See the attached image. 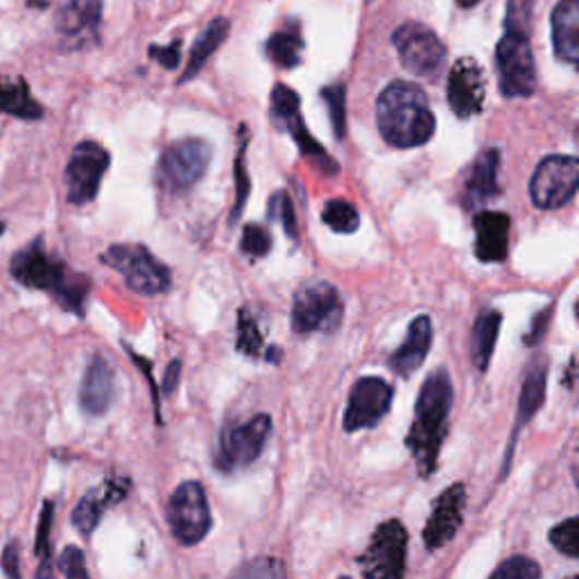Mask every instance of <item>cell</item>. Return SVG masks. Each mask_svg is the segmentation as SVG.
Segmentation results:
<instances>
[{
  "instance_id": "obj_16",
  "label": "cell",
  "mask_w": 579,
  "mask_h": 579,
  "mask_svg": "<svg viewBox=\"0 0 579 579\" xmlns=\"http://www.w3.org/2000/svg\"><path fill=\"white\" fill-rule=\"evenodd\" d=\"M485 71L471 57L458 59L448 73V105L460 118H471L485 107Z\"/></svg>"
},
{
  "instance_id": "obj_34",
  "label": "cell",
  "mask_w": 579,
  "mask_h": 579,
  "mask_svg": "<svg viewBox=\"0 0 579 579\" xmlns=\"http://www.w3.org/2000/svg\"><path fill=\"white\" fill-rule=\"evenodd\" d=\"M238 351L245 353L249 358L261 356L263 351V335L259 331V324H256L253 317L247 310H240L238 317V342H236Z\"/></svg>"
},
{
  "instance_id": "obj_29",
  "label": "cell",
  "mask_w": 579,
  "mask_h": 579,
  "mask_svg": "<svg viewBox=\"0 0 579 579\" xmlns=\"http://www.w3.org/2000/svg\"><path fill=\"white\" fill-rule=\"evenodd\" d=\"M321 220L335 234H356L361 227V213L346 200H331L321 211Z\"/></svg>"
},
{
  "instance_id": "obj_20",
  "label": "cell",
  "mask_w": 579,
  "mask_h": 579,
  "mask_svg": "<svg viewBox=\"0 0 579 579\" xmlns=\"http://www.w3.org/2000/svg\"><path fill=\"white\" fill-rule=\"evenodd\" d=\"M511 220L500 211H482L473 220L475 259L480 263H503L509 251Z\"/></svg>"
},
{
  "instance_id": "obj_21",
  "label": "cell",
  "mask_w": 579,
  "mask_h": 579,
  "mask_svg": "<svg viewBox=\"0 0 579 579\" xmlns=\"http://www.w3.org/2000/svg\"><path fill=\"white\" fill-rule=\"evenodd\" d=\"M116 399V376L103 356H93L80 385V407L88 416L105 414Z\"/></svg>"
},
{
  "instance_id": "obj_10",
  "label": "cell",
  "mask_w": 579,
  "mask_h": 579,
  "mask_svg": "<svg viewBox=\"0 0 579 579\" xmlns=\"http://www.w3.org/2000/svg\"><path fill=\"white\" fill-rule=\"evenodd\" d=\"M272 435L270 414H256L240 426L224 428L220 435L215 464L224 473L245 469L261 458L263 448Z\"/></svg>"
},
{
  "instance_id": "obj_30",
  "label": "cell",
  "mask_w": 579,
  "mask_h": 579,
  "mask_svg": "<svg viewBox=\"0 0 579 579\" xmlns=\"http://www.w3.org/2000/svg\"><path fill=\"white\" fill-rule=\"evenodd\" d=\"M55 519V503L46 500L42 507V519L37 528V543H35V555L42 559L37 577L39 579H52V553H50V528Z\"/></svg>"
},
{
  "instance_id": "obj_38",
  "label": "cell",
  "mask_w": 579,
  "mask_h": 579,
  "mask_svg": "<svg viewBox=\"0 0 579 579\" xmlns=\"http://www.w3.org/2000/svg\"><path fill=\"white\" fill-rule=\"evenodd\" d=\"M270 217L281 220V227L285 229L287 238H297V217L293 200L287 198V192H276L270 202Z\"/></svg>"
},
{
  "instance_id": "obj_12",
  "label": "cell",
  "mask_w": 579,
  "mask_h": 579,
  "mask_svg": "<svg viewBox=\"0 0 579 579\" xmlns=\"http://www.w3.org/2000/svg\"><path fill=\"white\" fill-rule=\"evenodd\" d=\"M394 401V388L380 376H363L353 382L344 410V430L358 433L374 428Z\"/></svg>"
},
{
  "instance_id": "obj_48",
  "label": "cell",
  "mask_w": 579,
  "mask_h": 579,
  "mask_svg": "<svg viewBox=\"0 0 579 579\" xmlns=\"http://www.w3.org/2000/svg\"><path fill=\"white\" fill-rule=\"evenodd\" d=\"M575 315H577V319H579V302H577V306H575Z\"/></svg>"
},
{
  "instance_id": "obj_42",
  "label": "cell",
  "mask_w": 579,
  "mask_h": 579,
  "mask_svg": "<svg viewBox=\"0 0 579 579\" xmlns=\"http://www.w3.org/2000/svg\"><path fill=\"white\" fill-rule=\"evenodd\" d=\"M0 566H3L5 575L10 579H21V566H19V551H16V545L10 543L5 553H3V559H0Z\"/></svg>"
},
{
  "instance_id": "obj_49",
  "label": "cell",
  "mask_w": 579,
  "mask_h": 579,
  "mask_svg": "<svg viewBox=\"0 0 579 579\" xmlns=\"http://www.w3.org/2000/svg\"><path fill=\"white\" fill-rule=\"evenodd\" d=\"M566 579H579V577H566Z\"/></svg>"
},
{
  "instance_id": "obj_50",
  "label": "cell",
  "mask_w": 579,
  "mask_h": 579,
  "mask_svg": "<svg viewBox=\"0 0 579 579\" xmlns=\"http://www.w3.org/2000/svg\"><path fill=\"white\" fill-rule=\"evenodd\" d=\"M340 579H351V577H340Z\"/></svg>"
},
{
  "instance_id": "obj_11",
  "label": "cell",
  "mask_w": 579,
  "mask_h": 579,
  "mask_svg": "<svg viewBox=\"0 0 579 579\" xmlns=\"http://www.w3.org/2000/svg\"><path fill=\"white\" fill-rule=\"evenodd\" d=\"M211 145L202 139H184L173 143L158 158V181L173 192H181L196 186L209 164H211Z\"/></svg>"
},
{
  "instance_id": "obj_4",
  "label": "cell",
  "mask_w": 579,
  "mask_h": 579,
  "mask_svg": "<svg viewBox=\"0 0 579 579\" xmlns=\"http://www.w3.org/2000/svg\"><path fill=\"white\" fill-rule=\"evenodd\" d=\"M496 67L500 91L507 98H528L536 86V67L530 46V29L505 27L496 46Z\"/></svg>"
},
{
  "instance_id": "obj_27",
  "label": "cell",
  "mask_w": 579,
  "mask_h": 579,
  "mask_svg": "<svg viewBox=\"0 0 579 579\" xmlns=\"http://www.w3.org/2000/svg\"><path fill=\"white\" fill-rule=\"evenodd\" d=\"M0 111L21 120H37L44 116L42 105L32 98L21 78H0Z\"/></svg>"
},
{
  "instance_id": "obj_44",
  "label": "cell",
  "mask_w": 579,
  "mask_h": 579,
  "mask_svg": "<svg viewBox=\"0 0 579 579\" xmlns=\"http://www.w3.org/2000/svg\"><path fill=\"white\" fill-rule=\"evenodd\" d=\"M270 363H279V358H281V351L276 348V346H272L270 351H268V356H265Z\"/></svg>"
},
{
  "instance_id": "obj_18",
  "label": "cell",
  "mask_w": 579,
  "mask_h": 579,
  "mask_svg": "<svg viewBox=\"0 0 579 579\" xmlns=\"http://www.w3.org/2000/svg\"><path fill=\"white\" fill-rule=\"evenodd\" d=\"M101 19V0H67V5L57 14V32L69 42V46L84 48L98 39Z\"/></svg>"
},
{
  "instance_id": "obj_33",
  "label": "cell",
  "mask_w": 579,
  "mask_h": 579,
  "mask_svg": "<svg viewBox=\"0 0 579 579\" xmlns=\"http://www.w3.org/2000/svg\"><path fill=\"white\" fill-rule=\"evenodd\" d=\"M489 579H541V566L525 555H513L498 564Z\"/></svg>"
},
{
  "instance_id": "obj_40",
  "label": "cell",
  "mask_w": 579,
  "mask_h": 579,
  "mask_svg": "<svg viewBox=\"0 0 579 579\" xmlns=\"http://www.w3.org/2000/svg\"><path fill=\"white\" fill-rule=\"evenodd\" d=\"M551 315H553V306L543 308L541 312L534 315L532 327H530V331L525 333V344H528V346H536V344L543 342L545 333H548V329H551Z\"/></svg>"
},
{
  "instance_id": "obj_35",
  "label": "cell",
  "mask_w": 579,
  "mask_h": 579,
  "mask_svg": "<svg viewBox=\"0 0 579 579\" xmlns=\"http://www.w3.org/2000/svg\"><path fill=\"white\" fill-rule=\"evenodd\" d=\"M240 249L251 259H263L272 251V234L261 224H247L240 238Z\"/></svg>"
},
{
  "instance_id": "obj_17",
  "label": "cell",
  "mask_w": 579,
  "mask_h": 579,
  "mask_svg": "<svg viewBox=\"0 0 579 579\" xmlns=\"http://www.w3.org/2000/svg\"><path fill=\"white\" fill-rule=\"evenodd\" d=\"M545 388H548V361L534 358L528 365L525 378H523V385H521L517 422H513V430H511V437H509L507 456H505V471L503 473H507V469H509L513 448H517V439H519L521 430L539 414V410H541V405L545 401Z\"/></svg>"
},
{
  "instance_id": "obj_25",
  "label": "cell",
  "mask_w": 579,
  "mask_h": 579,
  "mask_svg": "<svg viewBox=\"0 0 579 579\" xmlns=\"http://www.w3.org/2000/svg\"><path fill=\"white\" fill-rule=\"evenodd\" d=\"M500 327H503V312L498 310H485L475 319L471 331V363L480 374H485L492 365Z\"/></svg>"
},
{
  "instance_id": "obj_2",
  "label": "cell",
  "mask_w": 579,
  "mask_h": 579,
  "mask_svg": "<svg viewBox=\"0 0 579 579\" xmlns=\"http://www.w3.org/2000/svg\"><path fill=\"white\" fill-rule=\"evenodd\" d=\"M380 137L394 147H420L435 134V116L426 93L405 80L385 86L376 101Z\"/></svg>"
},
{
  "instance_id": "obj_23",
  "label": "cell",
  "mask_w": 579,
  "mask_h": 579,
  "mask_svg": "<svg viewBox=\"0 0 579 579\" xmlns=\"http://www.w3.org/2000/svg\"><path fill=\"white\" fill-rule=\"evenodd\" d=\"M498 170H500V152L496 147H489L482 152L469 173L466 186H464V204L466 206H480L494 200L500 188H498Z\"/></svg>"
},
{
  "instance_id": "obj_39",
  "label": "cell",
  "mask_w": 579,
  "mask_h": 579,
  "mask_svg": "<svg viewBox=\"0 0 579 579\" xmlns=\"http://www.w3.org/2000/svg\"><path fill=\"white\" fill-rule=\"evenodd\" d=\"M59 568L67 579H88L84 555L80 548H75V545L63 548V553L59 557Z\"/></svg>"
},
{
  "instance_id": "obj_41",
  "label": "cell",
  "mask_w": 579,
  "mask_h": 579,
  "mask_svg": "<svg viewBox=\"0 0 579 579\" xmlns=\"http://www.w3.org/2000/svg\"><path fill=\"white\" fill-rule=\"evenodd\" d=\"M179 48H181V42H173L168 48H158V46H152V57L161 63V67H164V69H177L179 67V59H181V55H179Z\"/></svg>"
},
{
  "instance_id": "obj_26",
  "label": "cell",
  "mask_w": 579,
  "mask_h": 579,
  "mask_svg": "<svg viewBox=\"0 0 579 579\" xmlns=\"http://www.w3.org/2000/svg\"><path fill=\"white\" fill-rule=\"evenodd\" d=\"M229 21L227 19H213L206 27L202 35L198 37L196 46H192L190 50V57H188V63H186V69H184V75L179 82H188L196 78L204 67H206V61L211 59V55L224 44V39L229 37Z\"/></svg>"
},
{
  "instance_id": "obj_9",
  "label": "cell",
  "mask_w": 579,
  "mask_h": 579,
  "mask_svg": "<svg viewBox=\"0 0 579 579\" xmlns=\"http://www.w3.org/2000/svg\"><path fill=\"white\" fill-rule=\"evenodd\" d=\"M407 530L399 519L380 523L361 557L363 579H403L407 568Z\"/></svg>"
},
{
  "instance_id": "obj_3",
  "label": "cell",
  "mask_w": 579,
  "mask_h": 579,
  "mask_svg": "<svg viewBox=\"0 0 579 579\" xmlns=\"http://www.w3.org/2000/svg\"><path fill=\"white\" fill-rule=\"evenodd\" d=\"M10 274L25 287L48 293L63 310L84 315L91 281L67 268L61 259L48 253L42 240L16 251L10 263Z\"/></svg>"
},
{
  "instance_id": "obj_15",
  "label": "cell",
  "mask_w": 579,
  "mask_h": 579,
  "mask_svg": "<svg viewBox=\"0 0 579 579\" xmlns=\"http://www.w3.org/2000/svg\"><path fill=\"white\" fill-rule=\"evenodd\" d=\"M464 507H466V487L462 482L450 485L433 505L430 519L424 525V545L435 553L444 545L453 541L464 523Z\"/></svg>"
},
{
  "instance_id": "obj_36",
  "label": "cell",
  "mask_w": 579,
  "mask_h": 579,
  "mask_svg": "<svg viewBox=\"0 0 579 579\" xmlns=\"http://www.w3.org/2000/svg\"><path fill=\"white\" fill-rule=\"evenodd\" d=\"M245 152H247V141H240V150H238V156H236V204L232 209V217L229 222L236 224L243 215V209L247 204V198H249V177H247V168H245Z\"/></svg>"
},
{
  "instance_id": "obj_6",
  "label": "cell",
  "mask_w": 579,
  "mask_h": 579,
  "mask_svg": "<svg viewBox=\"0 0 579 579\" xmlns=\"http://www.w3.org/2000/svg\"><path fill=\"white\" fill-rule=\"evenodd\" d=\"M103 263L116 270L137 295H164L170 287V270L143 245H114L103 253Z\"/></svg>"
},
{
  "instance_id": "obj_8",
  "label": "cell",
  "mask_w": 579,
  "mask_h": 579,
  "mask_svg": "<svg viewBox=\"0 0 579 579\" xmlns=\"http://www.w3.org/2000/svg\"><path fill=\"white\" fill-rule=\"evenodd\" d=\"M579 190V158L568 154L545 156L530 179V200L541 211L566 206Z\"/></svg>"
},
{
  "instance_id": "obj_1",
  "label": "cell",
  "mask_w": 579,
  "mask_h": 579,
  "mask_svg": "<svg viewBox=\"0 0 579 579\" xmlns=\"http://www.w3.org/2000/svg\"><path fill=\"white\" fill-rule=\"evenodd\" d=\"M450 407H453V380L446 369H435L416 397L414 420L405 437V446L422 477H430L437 471Z\"/></svg>"
},
{
  "instance_id": "obj_19",
  "label": "cell",
  "mask_w": 579,
  "mask_h": 579,
  "mask_svg": "<svg viewBox=\"0 0 579 579\" xmlns=\"http://www.w3.org/2000/svg\"><path fill=\"white\" fill-rule=\"evenodd\" d=\"M127 489H130V480L125 477H107L101 482L98 487H93L82 496L78 507L73 509V525L78 528L80 534L91 536L93 530L101 525L105 511L120 503L127 496Z\"/></svg>"
},
{
  "instance_id": "obj_32",
  "label": "cell",
  "mask_w": 579,
  "mask_h": 579,
  "mask_svg": "<svg viewBox=\"0 0 579 579\" xmlns=\"http://www.w3.org/2000/svg\"><path fill=\"white\" fill-rule=\"evenodd\" d=\"M229 579H285V564L276 557H253Z\"/></svg>"
},
{
  "instance_id": "obj_37",
  "label": "cell",
  "mask_w": 579,
  "mask_h": 579,
  "mask_svg": "<svg viewBox=\"0 0 579 579\" xmlns=\"http://www.w3.org/2000/svg\"><path fill=\"white\" fill-rule=\"evenodd\" d=\"M344 86L342 84H333L327 86L321 91V98H324L327 107H329V116L333 122V132L338 134V139L344 137V127H346V118H344Z\"/></svg>"
},
{
  "instance_id": "obj_7",
  "label": "cell",
  "mask_w": 579,
  "mask_h": 579,
  "mask_svg": "<svg viewBox=\"0 0 579 579\" xmlns=\"http://www.w3.org/2000/svg\"><path fill=\"white\" fill-rule=\"evenodd\" d=\"M166 521L173 536L190 548L206 539L213 528L211 507L204 487L196 480L181 482L166 505Z\"/></svg>"
},
{
  "instance_id": "obj_22",
  "label": "cell",
  "mask_w": 579,
  "mask_h": 579,
  "mask_svg": "<svg viewBox=\"0 0 579 579\" xmlns=\"http://www.w3.org/2000/svg\"><path fill=\"white\" fill-rule=\"evenodd\" d=\"M430 346H433V321L428 315H416L410 321V329H407L403 344L394 351V356L390 358L392 369L401 378L412 376L416 369L426 363Z\"/></svg>"
},
{
  "instance_id": "obj_47",
  "label": "cell",
  "mask_w": 579,
  "mask_h": 579,
  "mask_svg": "<svg viewBox=\"0 0 579 579\" xmlns=\"http://www.w3.org/2000/svg\"><path fill=\"white\" fill-rule=\"evenodd\" d=\"M5 234V224L3 222H0V236H3Z\"/></svg>"
},
{
  "instance_id": "obj_13",
  "label": "cell",
  "mask_w": 579,
  "mask_h": 579,
  "mask_svg": "<svg viewBox=\"0 0 579 579\" xmlns=\"http://www.w3.org/2000/svg\"><path fill=\"white\" fill-rule=\"evenodd\" d=\"M392 44L399 52L403 69L422 78L437 73L446 57L444 44L424 23H403L401 27H397Z\"/></svg>"
},
{
  "instance_id": "obj_45",
  "label": "cell",
  "mask_w": 579,
  "mask_h": 579,
  "mask_svg": "<svg viewBox=\"0 0 579 579\" xmlns=\"http://www.w3.org/2000/svg\"><path fill=\"white\" fill-rule=\"evenodd\" d=\"M32 8H48L50 0H29Z\"/></svg>"
},
{
  "instance_id": "obj_31",
  "label": "cell",
  "mask_w": 579,
  "mask_h": 579,
  "mask_svg": "<svg viewBox=\"0 0 579 579\" xmlns=\"http://www.w3.org/2000/svg\"><path fill=\"white\" fill-rule=\"evenodd\" d=\"M548 541L564 557L579 559V517L566 519L548 532Z\"/></svg>"
},
{
  "instance_id": "obj_43",
  "label": "cell",
  "mask_w": 579,
  "mask_h": 579,
  "mask_svg": "<svg viewBox=\"0 0 579 579\" xmlns=\"http://www.w3.org/2000/svg\"><path fill=\"white\" fill-rule=\"evenodd\" d=\"M179 380H181V361H173L164 374V394H175V390L179 388Z\"/></svg>"
},
{
  "instance_id": "obj_46",
  "label": "cell",
  "mask_w": 579,
  "mask_h": 579,
  "mask_svg": "<svg viewBox=\"0 0 579 579\" xmlns=\"http://www.w3.org/2000/svg\"><path fill=\"white\" fill-rule=\"evenodd\" d=\"M480 3V0H458V5L460 8H473V5H477Z\"/></svg>"
},
{
  "instance_id": "obj_28",
  "label": "cell",
  "mask_w": 579,
  "mask_h": 579,
  "mask_svg": "<svg viewBox=\"0 0 579 579\" xmlns=\"http://www.w3.org/2000/svg\"><path fill=\"white\" fill-rule=\"evenodd\" d=\"M302 50H304V39L299 35V29L295 25H287L268 39L265 52L268 57L281 69H295L302 61Z\"/></svg>"
},
{
  "instance_id": "obj_14",
  "label": "cell",
  "mask_w": 579,
  "mask_h": 579,
  "mask_svg": "<svg viewBox=\"0 0 579 579\" xmlns=\"http://www.w3.org/2000/svg\"><path fill=\"white\" fill-rule=\"evenodd\" d=\"M109 168V152L98 145L84 141L80 143L67 166V190H69V202L84 206L95 200L103 184V177Z\"/></svg>"
},
{
  "instance_id": "obj_5",
  "label": "cell",
  "mask_w": 579,
  "mask_h": 579,
  "mask_svg": "<svg viewBox=\"0 0 579 579\" xmlns=\"http://www.w3.org/2000/svg\"><path fill=\"white\" fill-rule=\"evenodd\" d=\"M344 317V304L338 287L329 281L304 285L295 295L290 324L297 335L333 333L340 329Z\"/></svg>"
},
{
  "instance_id": "obj_24",
  "label": "cell",
  "mask_w": 579,
  "mask_h": 579,
  "mask_svg": "<svg viewBox=\"0 0 579 579\" xmlns=\"http://www.w3.org/2000/svg\"><path fill=\"white\" fill-rule=\"evenodd\" d=\"M551 23L557 57L579 69V0H559Z\"/></svg>"
}]
</instances>
